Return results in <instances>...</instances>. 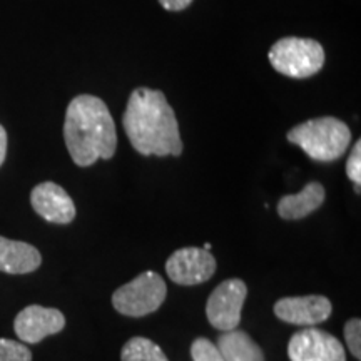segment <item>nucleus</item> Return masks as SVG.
Here are the masks:
<instances>
[{"mask_svg": "<svg viewBox=\"0 0 361 361\" xmlns=\"http://www.w3.org/2000/svg\"><path fill=\"white\" fill-rule=\"evenodd\" d=\"M274 314L284 323L298 326H314L331 316L333 306L326 296L308 295L283 298L274 305Z\"/></svg>", "mask_w": 361, "mask_h": 361, "instance_id": "nucleus-9", "label": "nucleus"}, {"mask_svg": "<svg viewBox=\"0 0 361 361\" xmlns=\"http://www.w3.org/2000/svg\"><path fill=\"white\" fill-rule=\"evenodd\" d=\"M345 341L356 360H361V319L351 318L345 324Z\"/></svg>", "mask_w": 361, "mask_h": 361, "instance_id": "nucleus-18", "label": "nucleus"}, {"mask_svg": "<svg viewBox=\"0 0 361 361\" xmlns=\"http://www.w3.org/2000/svg\"><path fill=\"white\" fill-rule=\"evenodd\" d=\"M7 156V133L4 129V126L0 124V166L4 164Z\"/></svg>", "mask_w": 361, "mask_h": 361, "instance_id": "nucleus-21", "label": "nucleus"}, {"mask_svg": "<svg viewBox=\"0 0 361 361\" xmlns=\"http://www.w3.org/2000/svg\"><path fill=\"white\" fill-rule=\"evenodd\" d=\"M64 139L72 161L80 168L111 159L117 149V133L106 102L90 94L72 99L66 111Z\"/></svg>", "mask_w": 361, "mask_h": 361, "instance_id": "nucleus-2", "label": "nucleus"}, {"mask_svg": "<svg viewBox=\"0 0 361 361\" xmlns=\"http://www.w3.org/2000/svg\"><path fill=\"white\" fill-rule=\"evenodd\" d=\"M247 296V286L243 279H226L214 288L206 303L207 322L219 331H231L239 326L241 311Z\"/></svg>", "mask_w": 361, "mask_h": 361, "instance_id": "nucleus-6", "label": "nucleus"}, {"mask_svg": "<svg viewBox=\"0 0 361 361\" xmlns=\"http://www.w3.org/2000/svg\"><path fill=\"white\" fill-rule=\"evenodd\" d=\"M326 197V191L319 183H308L303 191L298 194H288L283 196L278 202L279 218L286 221L303 219L316 209H319Z\"/></svg>", "mask_w": 361, "mask_h": 361, "instance_id": "nucleus-13", "label": "nucleus"}, {"mask_svg": "<svg viewBox=\"0 0 361 361\" xmlns=\"http://www.w3.org/2000/svg\"><path fill=\"white\" fill-rule=\"evenodd\" d=\"M346 176L351 183L355 184L356 194H360L361 186V141H356L353 149H351V154L346 161Z\"/></svg>", "mask_w": 361, "mask_h": 361, "instance_id": "nucleus-19", "label": "nucleus"}, {"mask_svg": "<svg viewBox=\"0 0 361 361\" xmlns=\"http://www.w3.org/2000/svg\"><path fill=\"white\" fill-rule=\"evenodd\" d=\"M30 204L40 218L54 224H69L75 218V204L64 188L56 183H40L30 192Z\"/></svg>", "mask_w": 361, "mask_h": 361, "instance_id": "nucleus-11", "label": "nucleus"}, {"mask_svg": "<svg viewBox=\"0 0 361 361\" xmlns=\"http://www.w3.org/2000/svg\"><path fill=\"white\" fill-rule=\"evenodd\" d=\"M286 139L303 149L310 159L333 162L350 147L351 130L343 121L326 116L298 124L286 134Z\"/></svg>", "mask_w": 361, "mask_h": 361, "instance_id": "nucleus-3", "label": "nucleus"}, {"mask_svg": "<svg viewBox=\"0 0 361 361\" xmlns=\"http://www.w3.org/2000/svg\"><path fill=\"white\" fill-rule=\"evenodd\" d=\"M218 350L224 361H264V353L258 343L238 328L219 335Z\"/></svg>", "mask_w": 361, "mask_h": 361, "instance_id": "nucleus-14", "label": "nucleus"}, {"mask_svg": "<svg viewBox=\"0 0 361 361\" xmlns=\"http://www.w3.org/2000/svg\"><path fill=\"white\" fill-rule=\"evenodd\" d=\"M218 268L214 256L202 247H180L166 261L171 281L180 286H194L213 278Z\"/></svg>", "mask_w": 361, "mask_h": 361, "instance_id": "nucleus-8", "label": "nucleus"}, {"mask_svg": "<svg viewBox=\"0 0 361 361\" xmlns=\"http://www.w3.org/2000/svg\"><path fill=\"white\" fill-rule=\"evenodd\" d=\"M191 2L192 0H159L161 6L164 7L166 11H171V12L184 11V8L191 6Z\"/></svg>", "mask_w": 361, "mask_h": 361, "instance_id": "nucleus-20", "label": "nucleus"}, {"mask_svg": "<svg viewBox=\"0 0 361 361\" xmlns=\"http://www.w3.org/2000/svg\"><path fill=\"white\" fill-rule=\"evenodd\" d=\"M42 263L37 247L0 236V271L8 274L32 273Z\"/></svg>", "mask_w": 361, "mask_h": 361, "instance_id": "nucleus-12", "label": "nucleus"}, {"mask_svg": "<svg viewBox=\"0 0 361 361\" xmlns=\"http://www.w3.org/2000/svg\"><path fill=\"white\" fill-rule=\"evenodd\" d=\"M291 361H346L341 341L331 333L310 326L295 333L288 343Z\"/></svg>", "mask_w": 361, "mask_h": 361, "instance_id": "nucleus-7", "label": "nucleus"}, {"mask_svg": "<svg viewBox=\"0 0 361 361\" xmlns=\"http://www.w3.org/2000/svg\"><path fill=\"white\" fill-rule=\"evenodd\" d=\"M192 361H224L218 346L211 343L207 338H197L191 345Z\"/></svg>", "mask_w": 361, "mask_h": 361, "instance_id": "nucleus-17", "label": "nucleus"}, {"mask_svg": "<svg viewBox=\"0 0 361 361\" xmlns=\"http://www.w3.org/2000/svg\"><path fill=\"white\" fill-rule=\"evenodd\" d=\"M123 126L139 154L157 157L183 154L176 112L161 90L135 89L124 111Z\"/></svg>", "mask_w": 361, "mask_h": 361, "instance_id": "nucleus-1", "label": "nucleus"}, {"mask_svg": "<svg viewBox=\"0 0 361 361\" xmlns=\"http://www.w3.org/2000/svg\"><path fill=\"white\" fill-rule=\"evenodd\" d=\"M268 57L274 71L291 79H308L324 66L323 45L313 39H279Z\"/></svg>", "mask_w": 361, "mask_h": 361, "instance_id": "nucleus-4", "label": "nucleus"}, {"mask_svg": "<svg viewBox=\"0 0 361 361\" xmlns=\"http://www.w3.org/2000/svg\"><path fill=\"white\" fill-rule=\"evenodd\" d=\"M0 361H32V353L19 341L0 338Z\"/></svg>", "mask_w": 361, "mask_h": 361, "instance_id": "nucleus-16", "label": "nucleus"}, {"mask_svg": "<svg viewBox=\"0 0 361 361\" xmlns=\"http://www.w3.org/2000/svg\"><path fill=\"white\" fill-rule=\"evenodd\" d=\"M66 326V316L56 308H44L39 305H30L16 316L13 329L16 335L24 343L42 341L44 338L56 335Z\"/></svg>", "mask_w": 361, "mask_h": 361, "instance_id": "nucleus-10", "label": "nucleus"}, {"mask_svg": "<svg viewBox=\"0 0 361 361\" xmlns=\"http://www.w3.org/2000/svg\"><path fill=\"white\" fill-rule=\"evenodd\" d=\"M121 360L123 361H169L164 351L151 341L149 338L134 336L126 343L123 351H121Z\"/></svg>", "mask_w": 361, "mask_h": 361, "instance_id": "nucleus-15", "label": "nucleus"}, {"mask_svg": "<svg viewBox=\"0 0 361 361\" xmlns=\"http://www.w3.org/2000/svg\"><path fill=\"white\" fill-rule=\"evenodd\" d=\"M166 295L168 288L161 274L146 271L135 276L133 281L117 288L112 295V306L117 313L129 318H142L159 310Z\"/></svg>", "mask_w": 361, "mask_h": 361, "instance_id": "nucleus-5", "label": "nucleus"}]
</instances>
